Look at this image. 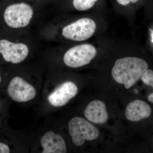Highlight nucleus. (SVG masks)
I'll return each mask as SVG.
<instances>
[{
    "mask_svg": "<svg viewBox=\"0 0 153 153\" xmlns=\"http://www.w3.org/2000/svg\"><path fill=\"white\" fill-rule=\"evenodd\" d=\"M148 68L147 63L141 58L126 57L115 61L111 74L117 82L123 84L126 88L128 89L141 77Z\"/></svg>",
    "mask_w": 153,
    "mask_h": 153,
    "instance_id": "1",
    "label": "nucleus"
},
{
    "mask_svg": "<svg viewBox=\"0 0 153 153\" xmlns=\"http://www.w3.org/2000/svg\"><path fill=\"white\" fill-rule=\"evenodd\" d=\"M68 127L73 143L78 146H82L85 140H94L99 136L98 129L82 117L72 118L68 123Z\"/></svg>",
    "mask_w": 153,
    "mask_h": 153,
    "instance_id": "2",
    "label": "nucleus"
},
{
    "mask_svg": "<svg viewBox=\"0 0 153 153\" xmlns=\"http://www.w3.org/2000/svg\"><path fill=\"white\" fill-rule=\"evenodd\" d=\"M33 15L32 7L25 3L13 4L6 8L4 19L10 27H25L30 23Z\"/></svg>",
    "mask_w": 153,
    "mask_h": 153,
    "instance_id": "3",
    "label": "nucleus"
},
{
    "mask_svg": "<svg viewBox=\"0 0 153 153\" xmlns=\"http://www.w3.org/2000/svg\"><path fill=\"white\" fill-rule=\"evenodd\" d=\"M97 49L90 44L77 45L70 48L64 54L63 61L71 68L82 67L90 63L97 54Z\"/></svg>",
    "mask_w": 153,
    "mask_h": 153,
    "instance_id": "4",
    "label": "nucleus"
},
{
    "mask_svg": "<svg viewBox=\"0 0 153 153\" xmlns=\"http://www.w3.org/2000/svg\"><path fill=\"white\" fill-rule=\"evenodd\" d=\"M96 25L89 18H82L63 28L62 34L65 38L76 41L90 38L95 33Z\"/></svg>",
    "mask_w": 153,
    "mask_h": 153,
    "instance_id": "5",
    "label": "nucleus"
},
{
    "mask_svg": "<svg viewBox=\"0 0 153 153\" xmlns=\"http://www.w3.org/2000/svg\"><path fill=\"white\" fill-rule=\"evenodd\" d=\"M8 94L14 101L25 102L36 97L35 88L20 76H15L10 81L7 87Z\"/></svg>",
    "mask_w": 153,
    "mask_h": 153,
    "instance_id": "6",
    "label": "nucleus"
},
{
    "mask_svg": "<svg viewBox=\"0 0 153 153\" xmlns=\"http://www.w3.org/2000/svg\"><path fill=\"white\" fill-rule=\"evenodd\" d=\"M29 52L26 44L13 43L5 39L0 40V53L7 62L13 64L21 63L27 57Z\"/></svg>",
    "mask_w": 153,
    "mask_h": 153,
    "instance_id": "7",
    "label": "nucleus"
},
{
    "mask_svg": "<svg viewBox=\"0 0 153 153\" xmlns=\"http://www.w3.org/2000/svg\"><path fill=\"white\" fill-rule=\"evenodd\" d=\"M77 92L78 88L74 82L66 81L55 88L47 97V101L52 106H63L74 98Z\"/></svg>",
    "mask_w": 153,
    "mask_h": 153,
    "instance_id": "8",
    "label": "nucleus"
},
{
    "mask_svg": "<svg viewBox=\"0 0 153 153\" xmlns=\"http://www.w3.org/2000/svg\"><path fill=\"white\" fill-rule=\"evenodd\" d=\"M41 144L42 153H65L67 152L63 137L52 131H47L41 137Z\"/></svg>",
    "mask_w": 153,
    "mask_h": 153,
    "instance_id": "9",
    "label": "nucleus"
},
{
    "mask_svg": "<svg viewBox=\"0 0 153 153\" xmlns=\"http://www.w3.org/2000/svg\"><path fill=\"white\" fill-rule=\"evenodd\" d=\"M85 117L95 124H104L108 120L106 105L103 102L94 100L89 103L84 111Z\"/></svg>",
    "mask_w": 153,
    "mask_h": 153,
    "instance_id": "10",
    "label": "nucleus"
},
{
    "mask_svg": "<svg viewBox=\"0 0 153 153\" xmlns=\"http://www.w3.org/2000/svg\"><path fill=\"white\" fill-rule=\"evenodd\" d=\"M152 109L145 101L137 100L129 103L126 109V117L132 122H138L150 116Z\"/></svg>",
    "mask_w": 153,
    "mask_h": 153,
    "instance_id": "11",
    "label": "nucleus"
},
{
    "mask_svg": "<svg viewBox=\"0 0 153 153\" xmlns=\"http://www.w3.org/2000/svg\"><path fill=\"white\" fill-rule=\"evenodd\" d=\"M98 0H73L74 8L78 11H83L93 7Z\"/></svg>",
    "mask_w": 153,
    "mask_h": 153,
    "instance_id": "12",
    "label": "nucleus"
},
{
    "mask_svg": "<svg viewBox=\"0 0 153 153\" xmlns=\"http://www.w3.org/2000/svg\"><path fill=\"white\" fill-rule=\"evenodd\" d=\"M141 79L145 84L153 87V71L151 69H147L141 76Z\"/></svg>",
    "mask_w": 153,
    "mask_h": 153,
    "instance_id": "13",
    "label": "nucleus"
},
{
    "mask_svg": "<svg viewBox=\"0 0 153 153\" xmlns=\"http://www.w3.org/2000/svg\"><path fill=\"white\" fill-rule=\"evenodd\" d=\"M10 152V148L7 145L0 142V153H9Z\"/></svg>",
    "mask_w": 153,
    "mask_h": 153,
    "instance_id": "14",
    "label": "nucleus"
},
{
    "mask_svg": "<svg viewBox=\"0 0 153 153\" xmlns=\"http://www.w3.org/2000/svg\"><path fill=\"white\" fill-rule=\"evenodd\" d=\"M148 99L149 101L150 102L152 103H153V93L149 96Z\"/></svg>",
    "mask_w": 153,
    "mask_h": 153,
    "instance_id": "15",
    "label": "nucleus"
},
{
    "mask_svg": "<svg viewBox=\"0 0 153 153\" xmlns=\"http://www.w3.org/2000/svg\"><path fill=\"white\" fill-rule=\"evenodd\" d=\"M152 42H153V32H152Z\"/></svg>",
    "mask_w": 153,
    "mask_h": 153,
    "instance_id": "16",
    "label": "nucleus"
},
{
    "mask_svg": "<svg viewBox=\"0 0 153 153\" xmlns=\"http://www.w3.org/2000/svg\"><path fill=\"white\" fill-rule=\"evenodd\" d=\"M1 75H0V84H1Z\"/></svg>",
    "mask_w": 153,
    "mask_h": 153,
    "instance_id": "17",
    "label": "nucleus"
},
{
    "mask_svg": "<svg viewBox=\"0 0 153 153\" xmlns=\"http://www.w3.org/2000/svg\"><path fill=\"white\" fill-rule=\"evenodd\" d=\"M1 102H0V107H1Z\"/></svg>",
    "mask_w": 153,
    "mask_h": 153,
    "instance_id": "18",
    "label": "nucleus"
}]
</instances>
